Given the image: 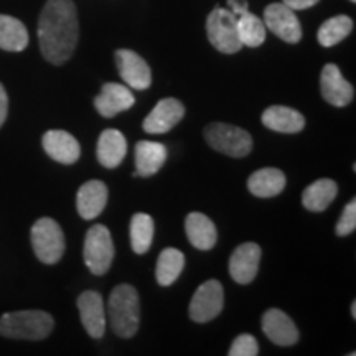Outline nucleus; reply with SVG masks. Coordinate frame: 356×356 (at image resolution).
<instances>
[{
    "label": "nucleus",
    "mask_w": 356,
    "mask_h": 356,
    "mask_svg": "<svg viewBox=\"0 0 356 356\" xmlns=\"http://www.w3.org/2000/svg\"><path fill=\"white\" fill-rule=\"evenodd\" d=\"M79 24L73 0H48L38 20V43L44 60L65 65L78 44Z\"/></svg>",
    "instance_id": "nucleus-1"
},
{
    "label": "nucleus",
    "mask_w": 356,
    "mask_h": 356,
    "mask_svg": "<svg viewBox=\"0 0 356 356\" xmlns=\"http://www.w3.org/2000/svg\"><path fill=\"white\" fill-rule=\"evenodd\" d=\"M109 323L113 332L121 338H132L139 330L140 305L139 293L129 284H121L111 292L108 310Z\"/></svg>",
    "instance_id": "nucleus-2"
},
{
    "label": "nucleus",
    "mask_w": 356,
    "mask_h": 356,
    "mask_svg": "<svg viewBox=\"0 0 356 356\" xmlns=\"http://www.w3.org/2000/svg\"><path fill=\"white\" fill-rule=\"evenodd\" d=\"M55 320L43 310L8 312L0 317V335L15 340L38 341L53 332Z\"/></svg>",
    "instance_id": "nucleus-3"
},
{
    "label": "nucleus",
    "mask_w": 356,
    "mask_h": 356,
    "mask_svg": "<svg viewBox=\"0 0 356 356\" xmlns=\"http://www.w3.org/2000/svg\"><path fill=\"white\" fill-rule=\"evenodd\" d=\"M204 139L211 149L234 159L246 157L252 149L251 134L241 127L225 122L210 124L204 129Z\"/></svg>",
    "instance_id": "nucleus-4"
},
{
    "label": "nucleus",
    "mask_w": 356,
    "mask_h": 356,
    "mask_svg": "<svg viewBox=\"0 0 356 356\" xmlns=\"http://www.w3.org/2000/svg\"><path fill=\"white\" fill-rule=\"evenodd\" d=\"M208 40L218 51L233 55L243 48L238 33V17L229 8L216 7L207 20Z\"/></svg>",
    "instance_id": "nucleus-5"
},
{
    "label": "nucleus",
    "mask_w": 356,
    "mask_h": 356,
    "mask_svg": "<svg viewBox=\"0 0 356 356\" xmlns=\"http://www.w3.org/2000/svg\"><path fill=\"white\" fill-rule=\"evenodd\" d=\"M35 256L43 264H56L65 254V234L53 218H40L32 226Z\"/></svg>",
    "instance_id": "nucleus-6"
},
{
    "label": "nucleus",
    "mask_w": 356,
    "mask_h": 356,
    "mask_svg": "<svg viewBox=\"0 0 356 356\" xmlns=\"http://www.w3.org/2000/svg\"><path fill=\"white\" fill-rule=\"evenodd\" d=\"M83 256L84 264L92 274L102 275L108 273L114 259V244L104 225H95L88 229Z\"/></svg>",
    "instance_id": "nucleus-7"
},
{
    "label": "nucleus",
    "mask_w": 356,
    "mask_h": 356,
    "mask_svg": "<svg viewBox=\"0 0 356 356\" xmlns=\"http://www.w3.org/2000/svg\"><path fill=\"white\" fill-rule=\"evenodd\" d=\"M225 305V292L218 280L211 279L202 284L190 302V318L197 323H207L221 314Z\"/></svg>",
    "instance_id": "nucleus-8"
},
{
    "label": "nucleus",
    "mask_w": 356,
    "mask_h": 356,
    "mask_svg": "<svg viewBox=\"0 0 356 356\" xmlns=\"http://www.w3.org/2000/svg\"><path fill=\"white\" fill-rule=\"evenodd\" d=\"M264 25L275 37L286 43H299L302 38V26L297 19L296 10L287 7L286 3H270L264 10Z\"/></svg>",
    "instance_id": "nucleus-9"
},
{
    "label": "nucleus",
    "mask_w": 356,
    "mask_h": 356,
    "mask_svg": "<svg viewBox=\"0 0 356 356\" xmlns=\"http://www.w3.org/2000/svg\"><path fill=\"white\" fill-rule=\"evenodd\" d=\"M115 65L122 81L132 89H147L152 84V71L144 58L132 50L115 51Z\"/></svg>",
    "instance_id": "nucleus-10"
},
{
    "label": "nucleus",
    "mask_w": 356,
    "mask_h": 356,
    "mask_svg": "<svg viewBox=\"0 0 356 356\" xmlns=\"http://www.w3.org/2000/svg\"><path fill=\"white\" fill-rule=\"evenodd\" d=\"M320 91L323 99L335 108H345L353 101L355 89L346 81L337 65L328 63L323 66L320 74Z\"/></svg>",
    "instance_id": "nucleus-11"
},
{
    "label": "nucleus",
    "mask_w": 356,
    "mask_h": 356,
    "mask_svg": "<svg viewBox=\"0 0 356 356\" xmlns=\"http://www.w3.org/2000/svg\"><path fill=\"white\" fill-rule=\"evenodd\" d=\"M261 262V248L256 243L239 244L229 257V274L236 282L246 286L256 279Z\"/></svg>",
    "instance_id": "nucleus-12"
},
{
    "label": "nucleus",
    "mask_w": 356,
    "mask_h": 356,
    "mask_svg": "<svg viewBox=\"0 0 356 356\" xmlns=\"http://www.w3.org/2000/svg\"><path fill=\"white\" fill-rule=\"evenodd\" d=\"M79 317L84 330L92 338H102L106 332V309L99 292L86 291L78 297Z\"/></svg>",
    "instance_id": "nucleus-13"
},
{
    "label": "nucleus",
    "mask_w": 356,
    "mask_h": 356,
    "mask_svg": "<svg viewBox=\"0 0 356 356\" xmlns=\"http://www.w3.org/2000/svg\"><path fill=\"white\" fill-rule=\"evenodd\" d=\"M185 108L175 97L160 99L157 106L150 111L144 121V131L147 134H165L184 119Z\"/></svg>",
    "instance_id": "nucleus-14"
},
{
    "label": "nucleus",
    "mask_w": 356,
    "mask_h": 356,
    "mask_svg": "<svg viewBox=\"0 0 356 356\" xmlns=\"http://www.w3.org/2000/svg\"><path fill=\"white\" fill-rule=\"evenodd\" d=\"M262 332L279 346H292L299 341V330L296 323L279 309H269L262 315Z\"/></svg>",
    "instance_id": "nucleus-15"
},
{
    "label": "nucleus",
    "mask_w": 356,
    "mask_h": 356,
    "mask_svg": "<svg viewBox=\"0 0 356 356\" xmlns=\"http://www.w3.org/2000/svg\"><path fill=\"white\" fill-rule=\"evenodd\" d=\"M136 104V97L129 86L118 83H106L101 95L95 99V108L102 118H114L119 113L129 111Z\"/></svg>",
    "instance_id": "nucleus-16"
},
{
    "label": "nucleus",
    "mask_w": 356,
    "mask_h": 356,
    "mask_svg": "<svg viewBox=\"0 0 356 356\" xmlns=\"http://www.w3.org/2000/svg\"><path fill=\"white\" fill-rule=\"evenodd\" d=\"M43 149L50 157L63 165H73L81 155L79 142L66 131H48L42 139Z\"/></svg>",
    "instance_id": "nucleus-17"
},
{
    "label": "nucleus",
    "mask_w": 356,
    "mask_h": 356,
    "mask_svg": "<svg viewBox=\"0 0 356 356\" xmlns=\"http://www.w3.org/2000/svg\"><path fill=\"white\" fill-rule=\"evenodd\" d=\"M108 186L101 180H89L81 185L76 195V208L83 220H95L108 203Z\"/></svg>",
    "instance_id": "nucleus-18"
},
{
    "label": "nucleus",
    "mask_w": 356,
    "mask_h": 356,
    "mask_svg": "<svg viewBox=\"0 0 356 356\" xmlns=\"http://www.w3.org/2000/svg\"><path fill=\"white\" fill-rule=\"evenodd\" d=\"M127 154V140L118 129H106L97 140V160L102 167L115 168Z\"/></svg>",
    "instance_id": "nucleus-19"
},
{
    "label": "nucleus",
    "mask_w": 356,
    "mask_h": 356,
    "mask_svg": "<svg viewBox=\"0 0 356 356\" xmlns=\"http://www.w3.org/2000/svg\"><path fill=\"white\" fill-rule=\"evenodd\" d=\"M167 149L160 142L140 140L136 145V172L134 177H152L163 167Z\"/></svg>",
    "instance_id": "nucleus-20"
},
{
    "label": "nucleus",
    "mask_w": 356,
    "mask_h": 356,
    "mask_svg": "<svg viewBox=\"0 0 356 356\" xmlns=\"http://www.w3.org/2000/svg\"><path fill=\"white\" fill-rule=\"evenodd\" d=\"M262 124L280 134H297L305 127V118L287 106H270L262 113Z\"/></svg>",
    "instance_id": "nucleus-21"
},
{
    "label": "nucleus",
    "mask_w": 356,
    "mask_h": 356,
    "mask_svg": "<svg viewBox=\"0 0 356 356\" xmlns=\"http://www.w3.org/2000/svg\"><path fill=\"white\" fill-rule=\"evenodd\" d=\"M188 241L200 251H210L215 248L218 231L215 222L203 213H190L185 221Z\"/></svg>",
    "instance_id": "nucleus-22"
},
{
    "label": "nucleus",
    "mask_w": 356,
    "mask_h": 356,
    "mask_svg": "<svg viewBox=\"0 0 356 356\" xmlns=\"http://www.w3.org/2000/svg\"><path fill=\"white\" fill-rule=\"evenodd\" d=\"M286 175L274 167L261 168L248 178V188L254 197L270 198L277 197L286 188Z\"/></svg>",
    "instance_id": "nucleus-23"
},
{
    "label": "nucleus",
    "mask_w": 356,
    "mask_h": 356,
    "mask_svg": "<svg viewBox=\"0 0 356 356\" xmlns=\"http://www.w3.org/2000/svg\"><path fill=\"white\" fill-rule=\"evenodd\" d=\"M338 186L332 178H320L314 184L307 186L302 193V203L309 211L320 213L330 207L333 200L337 198Z\"/></svg>",
    "instance_id": "nucleus-24"
},
{
    "label": "nucleus",
    "mask_w": 356,
    "mask_h": 356,
    "mask_svg": "<svg viewBox=\"0 0 356 356\" xmlns=\"http://www.w3.org/2000/svg\"><path fill=\"white\" fill-rule=\"evenodd\" d=\"M184 267H185L184 252L178 251L175 248L163 249L157 259V267H155V277H157V282L162 287L172 286V284L180 277Z\"/></svg>",
    "instance_id": "nucleus-25"
},
{
    "label": "nucleus",
    "mask_w": 356,
    "mask_h": 356,
    "mask_svg": "<svg viewBox=\"0 0 356 356\" xmlns=\"http://www.w3.org/2000/svg\"><path fill=\"white\" fill-rule=\"evenodd\" d=\"M29 44V32L19 19L0 15V48L6 51H24Z\"/></svg>",
    "instance_id": "nucleus-26"
},
{
    "label": "nucleus",
    "mask_w": 356,
    "mask_h": 356,
    "mask_svg": "<svg viewBox=\"0 0 356 356\" xmlns=\"http://www.w3.org/2000/svg\"><path fill=\"white\" fill-rule=\"evenodd\" d=\"M154 241V220L145 213H136L131 220V246L136 254H145Z\"/></svg>",
    "instance_id": "nucleus-27"
},
{
    "label": "nucleus",
    "mask_w": 356,
    "mask_h": 356,
    "mask_svg": "<svg viewBox=\"0 0 356 356\" xmlns=\"http://www.w3.org/2000/svg\"><path fill=\"white\" fill-rule=\"evenodd\" d=\"M266 25L259 17L251 12H244L238 15V33L243 47L257 48L266 42Z\"/></svg>",
    "instance_id": "nucleus-28"
},
{
    "label": "nucleus",
    "mask_w": 356,
    "mask_h": 356,
    "mask_svg": "<svg viewBox=\"0 0 356 356\" xmlns=\"http://www.w3.org/2000/svg\"><path fill=\"white\" fill-rule=\"evenodd\" d=\"M353 30V20L348 15H337L328 19L318 29V43L322 47H335L337 43L343 42Z\"/></svg>",
    "instance_id": "nucleus-29"
},
{
    "label": "nucleus",
    "mask_w": 356,
    "mask_h": 356,
    "mask_svg": "<svg viewBox=\"0 0 356 356\" xmlns=\"http://www.w3.org/2000/svg\"><path fill=\"white\" fill-rule=\"evenodd\" d=\"M259 355V345L256 338L249 333H243L233 341L229 348V356H256Z\"/></svg>",
    "instance_id": "nucleus-30"
},
{
    "label": "nucleus",
    "mask_w": 356,
    "mask_h": 356,
    "mask_svg": "<svg viewBox=\"0 0 356 356\" xmlns=\"http://www.w3.org/2000/svg\"><path fill=\"white\" fill-rule=\"evenodd\" d=\"M356 228V200L353 198L346 204L343 213H341L340 221L337 225V234L338 236H348Z\"/></svg>",
    "instance_id": "nucleus-31"
},
{
    "label": "nucleus",
    "mask_w": 356,
    "mask_h": 356,
    "mask_svg": "<svg viewBox=\"0 0 356 356\" xmlns=\"http://www.w3.org/2000/svg\"><path fill=\"white\" fill-rule=\"evenodd\" d=\"M7 114H8V96H7L6 88H3L2 83H0V127H2L3 122H6Z\"/></svg>",
    "instance_id": "nucleus-32"
},
{
    "label": "nucleus",
    "mask_w": 356,
    "mask_h": 356,
    "mask_svg": "<svg viewBox=\"0 0 356 356\" xmlns=\"http://www.w3.org/2000/svg\"><path fill=\"white\" fill-rule=\"evenodd\" d=\"M318 2L320 0H282V3H286L292 10H305V8L314 7Z\"/></svg>",
    "instance_id": "nucleus-33"
},
{
    "label": "nucleus",
    "mask_w": 356,
    "mask_h": 356,
    "mask_svg": "<svg viewBox=\"0 0 356 356\" xmlns=\"http://www.w3.org/2000/svg\"><path fill=\"white\" fill-rule=\"evenodd\" d=\"M228 7H229V10L233 12L236 17L241 15V13L249 10L248 0H228Z\"/></svg>",
    "instance_id": "nucleus-34"
},
{
    "label": "nucleus",
    "mask_w": 356,
    "mask_h": 356,
    "mask_svg": "<svg viewBox=\"0 0 356 356\" xmlns=\"http://www.w3.org/2000/svg\"><path fill=\"white\" fill-rule=\"evenodd\" d=\"M351 317L356 318V300H353V304H351Z\"/></svg>",
    "instance_id": "nucleus-35"
},
{
    "label": "nucleus",
    "mask_w": 356,
    "mask_h": 356,
    "mask_svg": "<svg viewBox=\"0 0 356 356\" xmlns=\"http://www.w3.org/2000/svg\"><path fill=\"white\" fill-rule=\"evenodd\" d=\"M350 2H356V0H350Z\"/></svg>",
    "instance_id": "nucleus-36"
}]
</instances>
